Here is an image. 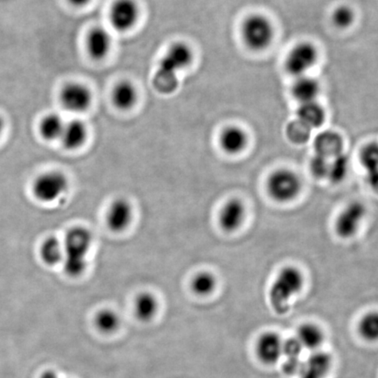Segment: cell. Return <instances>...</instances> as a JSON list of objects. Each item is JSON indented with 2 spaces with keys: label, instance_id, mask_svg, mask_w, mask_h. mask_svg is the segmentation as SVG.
<instances>
[{
  "label": "cell",
  "instance_id": "obj_29",
  "mask_svg": "<svg viewBox=\"0 0 378 378\" xmlns=\"http://www.w3.org/2000/svg\"><path fill=\"white\" fill-rule=\"evenodd\" d=\"M360 160L368 172L378 170V145L370 143L366 145L361 152Z\"/></svg>",
  "mask_w": 378,
  "mask_h": 378
},
{
  "label": "cell",
  "instance_id": "obj_6",
  "mask_svg": "<svg viewBox=\"0 0 378 378\" xmlns=\"http://www.w3.org/2000/svg\"><path fill=\"white\" fill-rule=\"evenodd\" d=\"M69 190V181L60 172H48L43 174L33 184V193L39 201L52 204L64 197Z\"/></svg>",
  "mask_w": 378,
  "mask_h": 378
},
{
  "label": "cell",
  "instance_id": "obj_27",
  "mask_svg": "<svg viewBox=\"0 0 378 378\" xmlns=\"http://www.w3.org/2000/svg\"><path fill=\"white\" fill-rule=\"evenodd\" d=\"M95 324L101 332L111 334L115 332L120 326V318L114 311L105 309L97 314L95 318Z\"/></svg>",
  "mask_w": 378,
  "mask_h": 378
},
{
  "label": "cell",
  "instance_id": "obj_23",
  "mask_svg": "<svg viewBox=\"0 0 378 378\" xmlns=\"http://www.w3.org/2000/svg\"><path fill=\"white\" fill-rule=\"evenodd\" d=\"M158 300L150 293H143L136 298L134 311L136 316L142 321H148L155 316L158 311Z\"/></svg>",
  "mask_w": 378,
  "mask_h": 378
},
{
  "label": "cell",
  "instance_id": "obj_2",
  "mask_svg": "<svg viewBox=\"0 0 378 378\" xmlns=\"http://www.w3.org/2000/svg\"><path fill=\"white\" fill-rule=\"evenodd\" d=\"M65 273L72 278L81 276L87 268V254L92 244V235L85 228H71L62 242Z\"/></svg>",
  "mask_w": 378,
  "mask_h": 378
},
{
  "label": "cell",
  "instance_id": "obj_3",
  "mask_svg": "<svg viewBox=\"0 0 378 378\" xmlns=\"http://www.w3.org/2000/svg\"><path fill=\"white\" fill-rule=\"evenodd\" d=\"M304 282V275L298 268L293 265L282 268L269 291L270 303L276 313H287L291 298L303 291Z\"/></svg>",
  "mask_w": 378,
  "mask_h": 378
},
{
  "label": "cell",
  "instance_id": "obj_30",
  "mask_svg": "<svg viewBox=\"0 0 378 378\" xmlns=\"http://www.w3.org/2000/svg\"><path fill=\"white\" fill-rule=\"evenodd\" d=\"M348 168H349V162L348 159L343 155H337L336 161L330 165V172L327 178L334 183H339L346 177Z\"/></svg>",
  "mask_w": 378,
  "mask_h": 378
},
{
  "label": "cell",
  "instance_id": "obj_31",
  "mask_svg": "<svg viewBox=\"0 0 378 378\" xmlns=\"http://www.w3.org/2000/svg\"><path fill=\"white\" fill-rule=\"evenodd\" d=\"M354 21L353 9L348 6H341L334 10L332 15L334 25L338 28L345 29L350 28Z\"/></svg>",
  "mask_w": 378,
  "mask_h": 378
},
{
  "label": "cell",
  "instance_id": "obj_8",
  "mask_svg": "<svg viewBox=\"0 0 378 378\" xmlns=\"http://www.w3.org/2000/svg\"><path fill=\"white\" fill-rule=\"evenodd\" d=\"M367 214L366 205L361 201H351L338 215L334 231L341 240H350L357 235Z\"/></svg>",
  "mask_w": 378,
  "mask_h": 378
},
{
  "label": "cell",
  "instance_id": "obj_10",
  "mask_svg": "<svg viewBox=\"0 0 378 378\" xmlns=\"http://www.w3.org/2000/svg\"><path fill=\"white\" fill-rule=\"evenodd\" d=\"M63 107L74 114H82L91 106V93L85 85L71 82L62 89L60 94Z\"/></svg>",
  "mask_w": 378,
  "mask_h": 378
},
{
  "label": "cell",
  "instance_id": "obj_12",
  "mask_svg": "<svg viewBox=\"0 0 378 378\" xmlns=\"http://www.w3.org/2000/svg\"><path fill=\"white\" fill-rule=\"evenodd\" d=\"M134 210L130 202L120 198L115 200L109 206L106 223L111 231L123 232L130 226Z\"/></svg>",
  "mask_w": 378,
  "mask_h": 378
},
{
  "label": "cell",
  "instance_id": "obj_9",
  "mask_svg": "<svg viewBox=\"0 0 378 378\" xmlns=\"http://www.w3.org/2000/svg\"><path fill=\"white\" fill-rule=\"evenodd\" d=\"M139 8L135 0H117L109 11V22L115 30L126 32L137 24Z\"/></svg>",
  "mask_w": 378,
  "mask_h": 378
},
{
  "label": "cell",
  "instance_id": "obj_15",
  "mask_svg": "<svg viewBox=\"0 0 378 378\" xmlns=\"http://www.w3.org/2000/svg\"><path fill=\"white\" fill-rule=\"evenodd\" d=\"M112 44L111 36L107 29L97 26L89 31L86 41L87 51L91 57L102 60L106 57Z\"/></svg>",
  "mask_w": 378,
  "mask_h": 378
},
{
  "label": "cell",
  "instance_id": "obj_34",
  "mask_svg": "<svg viewBox=\"0 0 378 378\" xmlns=\"http://www.w3.org/2000/svg\"><path fill=\"white\" fill-rule=\"evenodd\" d=\"M41 378H59V377L55 372L48 371V372L43 374Z\"/></svg>",
  "mask_w": 378,
  "mask_h": 378
},
{
  "label": "cell",
  "instance_id": "obj_22",
  "mask_svg": "<svg viewBox=\"0 0 378 378\" xmlns=\"http://www.w3.org/2000/svg\"><path fill=\"white\" fill-rule=\"evenodd\" d=\"M66 123L58 114H48L43 118L39 124V134L46 141L61 139Z\"/></svg>",
  "mask_w": 378,
  "mask_h": 378
},
{
  "label": "cell",
  "instance_id": "obj_24",
  "mask_svg": "<svg viewBox=\"0 0 378 378\" xmlns=\"http://www.w3.org/2000/svg\"><path fill=\"white\" fill-rule=\"evenodd\" d=\"M42 260L48 265H55L62 263L64 258V248L61 241L55 237H49L42 245Z\"/></svg>",
  "mask_w": 378,
  "mask_h": 378
},
{
  "label": "cell",
  "instance_id": "obj_32",
  "mask_svg": "<svg viewBox=\"0 0 378 378\" xmlns=\"http://www.w3.org/2000/svg\"><path fill=\"white\" fill-rule=\"evenodd\" d=\"M330 163L327 161V158L317 154L311 161L310 169L312 174L317 179L327 178L328 172H330Z\"/></svg>",
  "mask_w": 378,
  "mask_h": 378
},
{
  "label": "cell",
  "instance_id": "obj_19",
  "mask_svg": "<svg viewBox=\"0 0 378 378\" xmlns=\"http://www.w3.org/2000/svg\"><path fill=\"white\" fill-rule=\"evenodd\" d=\"M87 135V127H86L84 123L75 119V120L66 123L60 141H62L65 148L69 150H75V149L80 148L84 144Z\"/></svg>",
  "mask_w": 378,
  "mask_h": 378
},
{
  "label": "cell",
  "instance_id": "obj_13",
  "mask_svg": "<svg viewBox=\"0 0 378 378\" xmlns=\"http://www.w3.org/2000/svg\"><path fill=\"white\" fill-rule=\"evenodd\" d=\"M284 341L278 334L267 332L262 334L257 343V354L265 364H274L282 357Z\"/></svg>",
  "mask_w": 378,
  "mask_h": 378
},
{
  "label": "cell",
  "instance_id": "obj_11",
  "mask_svg": "<svg viewBox=\"0 0 378 378\" xmlns=\"http://www.w3.org/2000/svg\"><path fill=\"white\" fill-rule=\"evenodd\" d=\"M246 217V208L240 199L228 201L219 213V224L224 231L234 232L243 225Z\"/></svg>",
  "mask_w": 378,
  "mask_h": 378
},
{
  "label": "cell",
  "instance_id": "obj_16",
  "mask_svg": "<svg viewBox=\"0 0 378 378\" xmlns=\"http://www.w3.org/2000/svg\"><path fill=\"white\" fill-rule=\"evenodd\" d=\"M248 135L244 129L231 125L225 128L220 135L222 149L230 155H237L246 148Z\"/></svg>",
  "mask_w": 378,
  "mask_h": 378
},
{
  "label": "cell",
  "instance_id": "obj_14",
  "mask_svg": "<svg viewBox=\"0 0 378 378\" xmlns=\"http://www.w3.org/2000/svg\"><path fill=\"white\" fill-rule=\"evenodd\" d=\"M332 357L323 351H314L301 364L298 376L300 378H324L330 372Z\"/></svg>",
  "mask_w": 378,
  "mask_h": 378
},
{
  "label": "cell",
  "instance_id": "obj_1",
  "mask_svg": "<svg viewBox=\"0 0 378 378\" xmlns=\"http://www.w3.org/2000/svg\"><path fill=\"white\" fill-rule=\"evenodd\" d=\"M193 59V51L187 43L179 42L169 46L154 74V88L162 94L174 92L178 86L179 73L187 69Z\"/></svg>",
  "mask_w": 378,
  "mask_h": 378
},
{
  "label": "cell",
  "instance_id": "obj_18",
  "mask_svg": "<svg viewBox=\"0 0 378 378\" xmlns=\"http://www.w3.org/2000/svg\"><path fill=\"white\" fill-rule=\"evenodd\" d=\"M320 91V84L316 79L307 75L297 78L291 89L294 98L301 105L315 102Z\"/></svg>",
  "mask_w": 378,
  "mask_h": 378
},
{
  "label": "cell",
  "instance_id": "obj_25",
  "mask_svg": "<svg viewBox=\"0 0 378 378\" xmlns=\"http://www.w3.org/2000/svg\"><path fill=\"white\" fill-rule=\"evenodd\" d=\"M298 117L303 124L311 127H317L323 124L324 119V111L319 105L315 104V102L309 104L301 105L298 109Z\"/></svg>",
  "mask_w": 378,
  "mask_h": 378
},
{
  "label": "cell",
  "instance_id": "obj_17",
  "mask_svg": "<svg viewBox=\"0 0 378 378\" xmlns=\"http://www.w3.org/2000/svg\"><path fill=\"white\" fill-rule=\"evenodd\" d=\"M303 351V345L300 343L297 338H290L284 341L282 357L285 358L283 363L285 373L293 376L300 372L301 364H303L300 360Z\"/></svg>",
  "mask_w": 378,
  "mask_h": 378
},
{
  "label": "cell",
  "instance_id": "obj_5",
  "mask_svg": "<svg viewBox=\"0 0 378 378\" xmlns=\"http://www.w3.org/2000/svg\"><path fill=\"white\" fill-rule=\"evenodd\" d=\"M267 192L270 197L280 204L295 200L303 189V181L296 172L282 168L274 171L267 180Z\"/></svg>",
  "mask_w": 378,
  "mask_h": 378
},
{
  "label": "cell",
  "instance_id": "obj_20",
  "mask_svg": "<svg viewBox=\"0 0 378 378\" xmlns=\"http://www.w3.org/2000/svg\"><path fill=\"white\" fill-rule=\"evenodd\" d=\"M138 100V92L135 86L130 82H119L112 92V101L116 107L122 111H127L134 107Z\"/></svg>",
  "mask_w": 378,
  "mask_h": 378
},
{
  "label": "cell",
  "instance_id": "obj_7",
  "mask_svg": "<svg viewBox=\"0 0 378 378\" xmlns=\"http://www.w3.org/2000/svg\"><path fill=\"white\" fill-rule=\"evenodd\" d=\"M319 54L313 43L303 42L291 48L285 62L286 69L295 78L306 75L307 71L316 64Z\"/></svg>",
  "mask_w": 378,
  "mask_h": 378
},
{
  "label": "cell",
  "instance_id": "obj_21",
  "mask_svg": "<svg viewBox=\"0 0 378 378\" xmlns=\"http://www.w3.org/2000/svg\"><path fill=\"white\" fill-rule=\"evenodd\" d=\"M297 339L303 345V349L317 351L323 343L324 334L316 325L307 323L298 328Z\"/></svg>",
  "mask_w": 378,
  "mask_h": 378
},
{
  "label": "cell",
  "instance_id": "obj_28",
  "mask_svg": "<svg viewBox=\"0 0 378 378\" xmlns=\"http://www.w3.org/2000/svg\"><path fill=\"white\" fill-rule=\"evenodd\" d=\"M358 330L363 339L378 341V312H370L361 318Z\"/></svg>",
  "mask_w": 378,
  "mask_h": 378
},
{
  "label": "cell",
  "instance_id": "obj_4",
  "mask_svg": "<svg viewBox=\"0 0 378 378\" xmlns=\"http://www.w3.org/2000/svg\"><path fill=\"white\" fill-rule=\"evenodd\" d=\"M241 34L249 48L253 51H263L269 48L273 41L274 28L269 19L255 13L244 19Z\"/></svg>",
  "mask_w": 378,
  "mask_h": 378
},
{
  "label": "cell",
  "instance_id": "obj_33",
  "mask_svg": "<svg viewBox=\"0 0 378 378\" xmlns=\"http://www.w3.org/2000/svg\"><path fill=\"white\" fill-rule=\"evenodd\" d=\"M68 1L76 8H82V6L88 5L91 0H68Z\"/></svg>",
  "mask_w": 378,
  "mask_h": 378
},
{
  "label": "cell",
  "instance_id": "obj_26",
  "mask_svg": "<svg viewBox=\"0 0 378 378\" xmlns=\"http://www.w3.org/2000/svg\"><path fill=\"white\" fill-rule=\"evenodd\" d=\"M217 278L210 271H201L195 275L191 282L192 290L201 296H206L213 293L217 287Z\"/></svg>",
  "mask_w": 378,
  "mask_h": 378
},
{
  "label": "cell",
  "instance_id": "obj_35",
  "mask_svg": "<svg viewBox=\"0 0 378 378\" xmlns=\"http://www.w3.org/2000/svg\"><path fill=\"white\" fill-rule=\"evenodd\" d=\"M4 128H5L4 120H3V118L0 117V136L2 135L3 131H4Z\"/></svg>",
  "mask_w": 378,
  "mask_h": 378
}]
</instances>
